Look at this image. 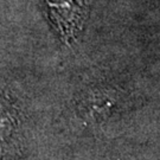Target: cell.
I'll use <instances>...</instances> for the list:
<instances>
[{
    "label": "cell",
    "instance_id": "1",
    "mask_svg": "<svg viewBox=\"0 0 160 160\" xmlns=\"http://www.w3.org/2000/svg\"><path fill=\"white\" fill-rule=\"evenodd\" d=\"M48 17L65 44L76 40L94 0H40Z\"/></svg>",
    "mask_w": 160,
    "mask_h": 160
}]
</instances>
